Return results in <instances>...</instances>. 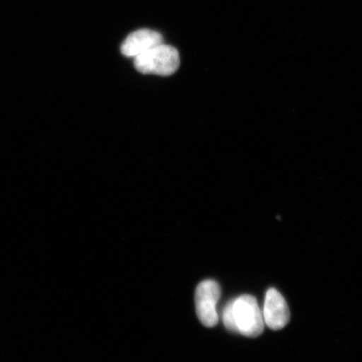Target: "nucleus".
I'll list each match as a JSON object with an SVG mask.
<instances>
[{"label": "nucleus", "mask_w": 362, "mask_h": 362, "mask_svg": "<svg viewBox=\"0 0 362 362\" xmlns=\"http://www.w3.org/2000/svg\"><path fill=\"white\" fill-rule=\"evenodd\" d=\"M134 63L140 74L168 76L179 69L180 59L177 49L162 43L134 58Z\"/></svg>", "instance_id": "1"}, {"label": "nucleus", "mask_w": 362, "mask_h": 362, "mask_svg": "<svg viewBox=\"0 0 362 362\" xmlns=\"http://www.w3.org/2000/svg\"><path fill=\"white\" fill-rule=\"evenodd\" d=\"M233 310L238 333L255 338L264 332V315L255 297L245 294L234 298Z\"/></svg>", "instance_id": "2"}, {"label": "nucleus", "mask_w": 362, "mask_h": 362, "mask_svg": "<svg viewBox=\"0 0 362 362\" xmlns=\"http://www.w3.org/2000/svg\"><path fill=\"white\" fill-rule=\"evenodd\" d=\"M220 297L221 288L215 280L208 279L199 284L194 296L197 314L206 327H214L218 323L216 305Z\"/></svg>", "instance_id": "3"}, {"label": "nucleus", "mask_w": 362, "mask_h": 362, "mask_svg": "<svg viewBox=\"0 0 362 362\" xmlns=\"http://www.w3.org/2000/svg\"><path fill=\"white\" fill-rule=\"evenodd\" d=\"M262 315L265 325L271 329H281L289 322L291 312L287 302L277 289L267 291Z\"/></svg>", "instance_id": "4"}, {"label": "nucleus", "mask_w": 362, "mask_h": 362, "mask_svg": "<svg viewBox=\"0 0 362 362\" xmlns=\"http://www.w3.org/2000/svg\"><path fill=\"white\" fill-rule=\"evenodd\" d=\"M163 42L162 35L157 31L142 29L134 31L121 45V52L126 57L136 58Z\"/></svg>", "instance_id": "5"}, {"label": "nucleus", "mask_w": 362, "mask_h": 362, "mask_svg": "<svg viewBox=\"0 0 362 362\" xmlns=\"http://www.w3.org/2000/svg\"><path fill=\"white\" fill-rule=\"evenodd\" d=\"M233 305L234 300L226 304L223 311V320L226 329L233 333H238L236 322H235Z\"/></svg>", "instance_id": "6"}]
</instances>
